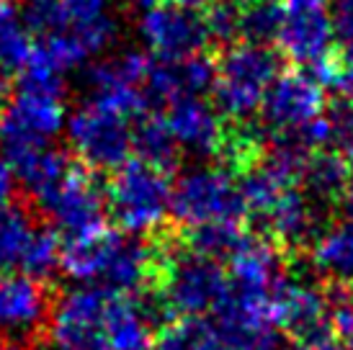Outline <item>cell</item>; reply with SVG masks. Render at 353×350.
Masks as SVG:
<instances>
[{
  "label": "cell",
  "mask_w": 353,
  "mask_h": 350,
  "mask_svg": "<svg viewBox=\"0 0 353 350\" xmlns=\"http://www.w3.org/2000/svg\"><path fill=\"white\" fill-rule=\"evenodd\" d=\"M0 3H10V0H0Z\"/></svg>",
  "instance_id": "33"
},
{
  "label": "cell",
  "mask_w": 353,
  "mask_h": 350,
  "mask_svg": "<svg viewBox=\"0 0 353 350\" xmlns=\"http://www.w3.org/2000/svg\"><path fill=\"white\" fill-rule=\"evenodd\" d=\"M312 265L330 283L353 286V194L343 196V216L314 240Z\"/></svg>",
  "instance_id": "15"
},
{
  "label": "cell",
  "mask_w": 353,
  "mask_h": 350,
  "mask_svg": "<svg viewBox=\"0 0 353 350\" xmlns=\"http://www.w3.org/2000/svg\"><path fill=\"white\" fill-rule=\"evenodd\" d=\"M65 124V103L52 98L16 93L0 103V145L13 139L47 142Z\"/></svg>",
  "instance_id": "13"
},
{
  "label": "cell",
  "mask_w": 353,
  "mask_h": 350,
  "mask_svg": "<svg viewBox=\"0 0 353 350\" xmlns=\"http://www.w3.org/2000/svg\"><path fill=\"white\" fill-rule=\"evenodd\" d=\"M327 304L333 307L330 327L341 350H353V286L351 283H327Z\"/></svg>",
  "instance_id": "24"
},
{
  "label": "cell",
  "mask_w": 353,
  "mask_h": 350,
  "mask_svg": "<svg viewBox=\"0 0 353 350\" xmlns=\"http://www.w3.org/2000/svg\"><path fill=\"white\" fill-rule=\"evenodd\" d=\"M204 23L216 52L240 44V6L230 3V0L227 3L216 0L212 8L204 10Z\"/></svg>",
  "instance_id": "25"
},
{
  "label": "cell",
  "mask_w": 353,
  "mask_h": 350,
  "mask_svg": "<svg viewBox=\"0 0 353 350\" xmlns=\"http://www.w3.org/2000/svg\"><path fill=\"white\" fill-rule=\"evenodd\" d=\"M178 147H186L196 155H219L225 139V119L201 98H181L160 114Z\"/></svg>",
  "instance_id": "14"
},
{
  "label": "cell",
  "mask_w": 353,
  "mask_h": 350,
  "mask_svg": "<svg viewBox=\"0 0 353 350\" xmlns=\"http://www.w3.org/2000/svg\"><path fill=\"white\" fill-rule=\"evenodd\" d=\"M29 26L13 8V3H0V83H8L19 75L31 57Z\"/></svg>",
  "instance_id": "20"
},
{
  "label": "cell",
  "mask_w": 353,
  "mask_h": 350,
  "mask_svg": "<svg viewBox=\"0 0 353 350\" xmlns=\"http://www.w3.org/2000/svg\"><path fill=\"white\" fill-rule=\"evenodd\" d=\"M39 216L44 214L62 232V240L83 237L106 227V188H101L99 175L75 157V165L50 194L37 201Z\"/></svg>",
  "instance_id": "4"
},
{
  "label": "cell",
  "mask_w": 353,
  "mask_h": 350,
  "mask_svg": "<svg viewBox=\"0 0 353 350\" xmlns=\"http://www.w3.org/2000/svg\"><path fill=\"white\" fill-rule=\"evenodd\" d=\"M302 181L307 183L310 194L317 201H333V198H343L351 183V167L343 160V155L323 150L314 152L307 165H304Z\"/></svg>",
  "instance_id": "21"
},
{
  "label": "cell",
  "mask_w": 353,
  "mask_h": 350,
  "mask_svg": "<svg viewBox=\"0 0 353 350\" xmlns=\"http://www.w3.org/2000/svg\"><path fill=\"white\" fill-rule=\"evenodd\" d=\"M170 214L181 229L214 222H245V206L225 167H194L178 178L170 194Z\"/></svg>",
  "instance_id": "3"
},
{
  "label": "cell",
  "mask_w": 353,
  "mask_h": 350,
  "mask_svg": "<svg viewBox=\"0 0 353 350\" xmlns=\"http://www.w3.org/2000/svg\"><path fill=\"white\" fill-rule=\"evenodd\" d=\"M16 201V175L10 173L8 163L0 157V209Z\"/></svg>",
  "instance_id": "28"
},
{
  "label": "cell",
  "mask_w": 353,
  "mask_h": 350,
  "mask_svg": "<svg viewBox=\"0 0 353 350\" xmlns=\"http://www.w3.org/2000/svg\"><path fill=\"white\" fill-rule=\"evenodd\" d=\"M330 19H333L335 39L341 44L338 59L343 65H353V0H335Z\"/></svg>",
  "instance_id": "26"
},
{
  "label": "cell",
  "mask_w": 353,
  "mask_h": 350,
  "mask_svg": "<svg viewBox=\"0 0 353 350\" xmlns=\"http://www.w3.org/2000/svg\"><path fill=\"white\" fill-rule=\"evenodd\" d=\"M284 19V0H253L240 6V41L268 47L276 41Z\"/></svg>",
  "instance_id": "23"
},
{
  "label": "cell",
  "mask_w": 353,
  "mask_h": 350,
  "mask_svg": "<svg viewBox=\"0 0 353 350\" xmlns=\"http://www.w3.org/2000/svg\"><path fill=\"white\" fill-rule=\"evenodd\" d=\"M160 3H168V6H176V8L183 10H194V13H204L214 6L216 0H160Z\"/></svg>",
  "instance_id": "30"
},
{
  "label": "cell",
  "mask_w": 353,
  "mask_h": 350,
  "mask_svg": "<svg viewBox=\"0 0 353 350\" xmlns=\"http://www.w3.org/2000/svg\"><path fill=\"white\" fill-rule=\"evenodd\" d=\"M124 237L114 227H103L99 232L62 240V271L75 281H96L103 278L108 265L119 253Z\"/></svg>",
  "instance_id": "16"
},
{
  "label": "cell",
  "mask_w": 353,
  "mask_h": 350,
  "mask_svg": "<svg viewBox=\"0 0 353 350\" xmlns=\"http://www.w3.org/2000/svg\"><path fill=\"white\" fill-rule=\"evenodd\" d=\"M155 3H160V0H137V6H139L142 10H148L150 6H155Z\"/></svg>",
  "instance_id": "31"
},
{
  "label": "cell",
  "mask_w": 353,
  "mask_h": 350,
  "mask_svg": "<svg viewBox=\"0 0 353 350\" xmlns=\"http://www.w3.org/2000/svg\"><path fill=\"white\" fill-rule=\"evenodd\" d=\"M19 268L23 276L39 283H50L52 276L62 268V234L52 224H37Z\"/></svg>",
  "instance_id": "22"
},
{
  "label": "cell",
  "mask_w": 353,
  "mask_h": 350,
  "mask_svg": "<svg viewBox=\"0 0 353 350\" xmlns=\"http://www.w3.org/2000/svg\"><path fill=\"white\" fill-rule=\"evenodd\" d=\"M250 234L253 232L243 222H214L194 229H181V245L212 260H230L248 243Z\"/></svg>",
  "instance_id": "19"
},
{
  "label": "cell",
  "mask_w": 353,
  "mask_h": 350,
  "mask_svg": "<svg viewBox=\"0 0 353 350\" xmlns=\"http://www.w3.org/2000/svg\"><path fill=\"white\" fill-rule=\"evenodd\" d=\"M62 3V8L68 13V23L70 29H75V26H83V23H88V21H96L99 16L106 13V0H59Z\"/></svg>",
  "instance_id": "27"
},
{
  "label": "cell",
  "mask_w": 353,
  "mask_h": 350,
  "mask_svg": "<svg viewBox=\"0 0 353 350\" xmlns=\"http://www.w3.org/2000/svg\"><path fill=\"white\" fill-rule=\"evenodd\" d=\"M39 222V212L29 201H13L10 206L0 209V271L19 268Z\"/></svg>",
  "instance_id": "18"
},
{
  "label": "cell",
  "mask_w": 353,
  "mask_h": 350,
  "mask_svg": "<svg viewBox=\"0 0 353 350\" xmlns=\"http://www.w3.org/2000/svg\"><path fill=\"white\" fill-rule=\"evenodd\" d=\"M261 237L274 243L286 260L296 255L302 247H312L314 240L320 237V209L310 196L299 188H286L284 194L276 198L274 209L265 214L261 224Z\"/></svg>",
  "instance_id": "12"
},
{
  "label": "cell",
  "mask_w": 353,
  "mask_h": 350,
  "mask_svg": "<svg viewBox=\"0 0 353 350\" xmlns=\"http://www.w3.org/2000/svg\"><path fill=\"white\" fill-rule=\"evenodd\" d=\"M170 178L142 160H127L106 183V212L114 224L134 237H148L165 227L170 212Z\"/></svg>",
  "instance_id": "2"
},
{
  "label": "cell",
  "mask_w": 353,
  "mask_h": 350,
  "mask_svg": "<svg viewBox=\"0 0 353 350\" xmlns=\"http://www.w3.org/2000/svg\"><path fill=\"white\" fill-rule=\"evenodd\" d=\"M325 114V88L302 70H284L265 90L261 119L271 134L294 132Z\"/></svg>",
  "instance_id": "11"
},
{
  "label": "cell",
  "mask_w": 353,
  "mask_h": 350,
  "mask_svg": "<svg viewBox=\"0 0 353 350\" xmlns=\"http://www.w3.org/2000/svg\"><path fill=\"white\" fill-rule=\"evenodd\" d=\"M0 350H23V348H19V345H10V342H6V340H0Z\"/></svg>",
  "instance_id": "32"
},
{
  "label": "cell",
  "mask_w": 353,
  "mask_h": 350,
  "mask_svg": "<svg viewBox=\"0 0 353 350\" xmlns=\"http://www.w3.org/2000/svg\"><path fill=\"white\" fill-rule=\"evenodd\" d=\"M139 34L160 62H181L206 52L212 44L204 23V13L183 10L168 3H155L142 10Z\"/></svg>",
  "instance_id": "9"
},
{
  "label": "cell",
  "mask_w": 353,
  "mask_h": 350,
  "mask_svg": "<svg viewBox=\"0 0 353 350\" xmlns=\"http://www.w3.org/2000/svg\"><path fill=\"white\" fill-rule=\"evenodd\" d=\"M111 289L85 286L54 299L50 317L52 350H114L106 330Z\"/></svg>",
  "instance_id": "6"
},
{
  "label": "cell",
  "mask_w": 353,
  "mask_h": 350,
  "mask_svg": "<svg viewBox=\"0 0 353 350\" xmlns=\"http://www.w3.org/2000/svg\"><path fill=\"white\" fill-rule=\"evenodd\" d=\"M132 152L145 165L155 167L160 173H176L178 170V142L168 129L165 119L150 111L139 116L132 127Z\"/></svg>",
  "instance_id": "17"
},
{
  "label": "cell",
  "mask_w": 353,
  "mask_h": 350,
  "mask_svg": "<svg viewBox=\"0 0 353 350\" xmlns=\"http://www.w3.org/2000/svg\"><path fill=\"white\" fill-rule=\"evenodd\" d=\"M227 283L230 278L222 262L191 253L183 245H178L160 294L165 296L176 320L178 317H201L214 309L222 294L227 291Z\"/></svg>",
  "instance_id": "7"
},
{
  "label": "cell",
  "mask_w": 353,
  "mask_h": 350,
  "mask_svg": "<svg viewBox=\"0 0 353 350\" xmlns=\"http://www.w3.org/2000/svg\"><path fill=\"white\" fill-rule=\"evenodd\" d=\"M333 19L325 0H284V19L276 37L279 54L296 65H317L333 54Z\"/></svg>",
  "instance_id": "10"
},
{
  "label": "cell",
  "mask_w": 353,
  "mask_h": 350,
  "mask_svg": "<svg viewBox=\"0 0 353 350\" xmlns=\"http://www.w3.org/2000/svg\"><path fill=\"white\" fill-rule=\"evenodd\" d=\"M68 136L75 157L96 175L103 170L114 173L132 155L129 121L93 103H85L72 114L68 121Z\"/></svg>",
  "instance_id": "8"
},
{
  "label": "cell",
  "mask_w": 353,
  "mask_h": 350,
  "mask_svg": "<svg viewBox=\"0 0 353 350\" xmlns=\"http://www.w3.org/2000/svg\"><path fill=\"white\" fill-rule=\"evenodd\" d=\"M284 57L274 47L232 44L216 52L214 103L227 121H248L261 111L265 90L284 72Z\"/></svg>",
  "instance_id": "1"
},
{
  "label": "cell",
  "mask_w": 353,
  "mask_h": 350,
  "mask_svg": "<svg viewBox=\"0 0 353 350\" xmlns=\"http://www.w3.org/2000/svg\"><path fill=\"white\" fill-rule=\"evenodd\" d=\"M54 296L50 283H39L23 273L0 271V340L37 350L50 330Z\"/></svg>",
  "instance_id": "5"
},
{
  "label": "cell",
  "mask_w": 353,
  "mask_h": 350,
  "mask_svg": "<svg viewBox=\"0 0 353 350\" xmlns=\"http://www.w3.org/2000/svg\"><path fill=\"white\" fill-rule=\"evenodd\" d=\"M341 65H343V62H341ZM335 88L343 93L345 106L353 111V65H343V70H341V78H338Z\"/></svg>",
  "instance_id": "29"
}]
</instances>
